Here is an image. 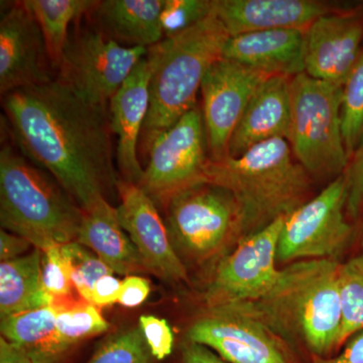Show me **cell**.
<instances>
[{"label":"cell","mask_w":363,"mask_h":363,"mask_svg":"<svg viewBox=\"0 0 363 363\" xmlns=\"http://www.w3.org/2000/svg\"><path fill=\"white\" fill-rule=\"evenodd\" d=\"M77 242L89 248L112 272L123 276L149 272L130 236L117 218L116 209L102 197L82 210Z\"/></svg>","instance_id":"cell-21"},{"label":"cell","mask_w":363,"mask_h":363,"mask_svg":"<svg viewBox=\"0 0 363 363\" xmlns=\"http://www.w3.org/2000/svg\"><path fill=\"white\" fill-rule=\"evenodd\" d=\"M52 304L56 309L57 339L63 362L78 344L105 333L111 327L99 308L81 298L79 294L52 300Z\"/></svg>","instance_id":"cell-26"},{"label":"cell","mask_w":363,"mask_h":363,"mask_svg":"<svg viewBox=\"0 0 363 363\" xmlns=\"http://www.w3.org/2000/svg\"><path fill=\"white\" fill-rule=\"evenodd\" d=\"M181 363H227L213 350L186 339L182 343Z\"/></svg>","instance_id":"cell-39"},{"label":"cell","mask_w":363,"mask_h":363,"mask_svg":"<svg viewBox=\"0 0 363 363\" xmlns=\"http://www.w3.org/2000/svg\"><path fill=\"white\" fill-rule=\"evenodd\" d=\"M150 286L149 281L138 274L125 277L123 281L118 304L126 308H135L142 305L149 297Z\"/></svg>","instance_id":"cell-35"},{"label":"cell","mask_w":363,"mask_h":363,"mask_svg":"<svg viewBox=\"0 0 363 363\" xmlns=\"http://www.w3.org/2000/svg\"><path fill=\"white\" fill-rule=\"evenodd\" d=\"M1 337L20 348L35 363H63L57 339L56 309L52 303L0 321Z\"/></svg>","instance_id":"cell-24"},{"label":"cell","mask_w":363,"mask_h":363,"mask_svg":"<svg viewBox=\"0 0 363 363\" xmlns=\"http://www.w3.org/2000/svg\"><path fill=\"white\" fill-rule=\"evenodd\" d=\"M150 67L145 56L108 104L112 133L117 138V168L123 181L140 183L143 169L138 150L150 108Z\"/></svg>","instance_id":"cell-17"},{"label":"cell","mask_w":363,"mask_h":363,"mask_svg":"<svg viewBox=\"0 0 363 363\" xmlns=\"http://www.w3.org/2000/svg\"><path fill=\"white\" fill-rule=\"evenodd\" d=\"M292 123L288 142L312 179L335 180L350 164L341 121L342 87L310 77L291 78Z\"/></svg>","instance_id":"cell-7"},{"label":"cell","mask_w":363,"mask_h":363,"mask_svg":"<svg viewBox=\"0 0 363 363\" xmlns=\"http://www.w3.org/2000/svg\"><path fill=\"white\" fill-rule=\"evenodd\" d=\"M2 97L23 156L47 169L81 209L116 189L108 107L86 101L59 78Z\"/></svg>","instance_id":"cell-1"},{"label":"cell","mask_w":363,"mask_h":363,"mask_svg":"<svg viewBox=\"0 0 363 363\" xmlns=\"http://www.w3.org/2000/svg\"><path fill=\"white\" fill-rule=\"evenodd\" d=\"M42 284L52 301L77 295L62 245H52L43 250Z\"/></svg>","instance_id":"cell-32"},{"label":"cell","mask_w":363,"mask_h":363,"mask_svg":"<svg viewBox=\"0 0 363 363\" xmlns=\"http://www.w3.org/2000/svg\"><path fill=\"white\" fill-rule=\"evenodd\" d=\"M286 217L243 238L210 274L202 294L204 309L252 302L274 286L279 235Z\"/></svg>","instance_id":"cell-10"},{"label":"cell","mask_w":363,"mask_h":363,"mask_svg":"<svg viewBox=\"0 0 363 363\" xmlns=\"http://www.w3.org/2000/svg\"><path fill=\"white\" fill-rule=\"evenodd\" d=\"M186 339L206 346L227 363H302L276 334L236 306L204 309Z\"/></svg>","instance_id":"cell-12"},{"label":"cell","mask_w":363,"mask_h":363,"mask_svg":"<svg viewBox=\"0 0 363 363\" xmlns=\"http://www.w3.org/2000/svg\"><path fill=\"white\" fill-rule=\"evenodd\" d=\"M140 327L112 334L100 344L86 363H155Z\"/></svg>","instance_id":"cell-29"},{"label":"cell","mask_w":363,"mask_h":363,"mask_svg":"<svg viewBox=\"0 0 363 363\" xmlns=\"http://www.w3.org/2000/svg\"><path fill=\"white\" fill-rule=\"evenodd\" d=\"M147 51L118 44L99 30H83L69 39L58 78L86 101L108 107Z\"/></svg>","instance_id":"cell-11"},{"label":"cell","mask_w":363,"mask_h":363,"mask_svg":"<svg viewBox=\"0 0 363 363\" xmlns=\"http://www.w3.org/2000/svg\"><path fill=\"white\" fill-rule=\"evenodd\" d=\"M267 77L222 57L208 69L200 92L210 159L219 161L228 156L229 143L248 102Z\"/></svg>","instance_id":"cell-13"},{"label":"cell","mask_w":363,"mask_h":363,"mask_svg":"<svg viewBox=\"0 0 363 363\" xmlns=\"http://www.w3.org/2000/svg\"><path fill=\"white\" fill-rule=\"evenodd\" d=\"M43 252L0 264V319L51 304L42 284Z\"/></svg>","instance_id":"cell-23"},{"label":"cell","mask_w":363,"mask_h":363,"mask_svg":"<svg viewBox=\"0 0 363 363\" xmlns=\"http://www.w3.org/2000/svg\"><path fill=\"white\" fill-rule=\"evenodd\" d=\"M341 121L350 162L363 147V51L342 87Z\"/></svg>","instance_id":"cell-28"},{"label":"cell","mask_w":363,"mask_h":363,"mask_svg":"<svg viewBox=\"0 0 363 363\" xmlns=\"http://www.w3.org/2000/svg\"><path fill=\"white\" fill-rule=\"evenodd\" d=\"M39 23L52 69L58 70L69 39V26L91 13L98 1L92 0H26Z\"/></svg>","instance_id":"cell-25"},{"label":"cell","mask_w":363,"mask_h":363,"mask_svg":"<svg viewBox=\"0 0 363 363\" xmlns=\"http://www.w3.org/2000/svg\"><path fill=\"white\" fill-rule=\"evenodd\" d=\"M214 0H164L161 25L164 38L173 37L206 20Z\"/></svg>","instance_id":"cell-31"},{"label":"cell","mask_w":363,"mask_h":363,"mask_svg":"<svg viewBox=\"0 0 363 363\" xmlns=\"http://www.w3.org/2000/svg\"><path fill=\"white\" fill-rule=\"evenodd\" d=\"M82 209L44 172L9 145L0 150V222L45 250L77 240Z\"/></svg>","instance_id":"cell-5"},{"label":"cell","mask_w":363,"mask_h":363,"mask_svg":"<svg viewBox=\"0 0 363 363\" xmlns=\"http://www.w3.org/2000/svg\"><path fill=\"white\" fill-rule=\"evenodd\" d=\"M228 33L214 13L185 32L147 49L150 108L143 124V149L197 106L203 78L221 58Z\"/></svg>","instance_id":"cell-4"},{"label":"cell","mask_w":363,"mask_h":363,"mask_svg":"<svg viewBox=\"0 0 363 363\" xmlns=\"http://www.w3.org/2000/svg\"><path fill=\"white\" fill-rule=\"evenodd\" d=\"M138 327L152 357L157 360L166 359L172 354L175 345V336L166 319L152 315H143L140 317Z\"/></svg>","instance_id":"cell-33"},{"label":"cell","mask_w":363,"mask_h":363,"mask_svg":"<svg viewBox=\"0 0 363 363\" xmlns=\"http://www.w3.org/2000/svg\"><path fill=\"white\" fill-rule=\"evenodd\" d=\"M164 0H104L94 13L100 32L125 47L149 49L164 39L161 13Z\"/></svg>","instance_id":"cell-22"},{"label":"cell","mask_w":363,"mask_h":363,"mask_svg":"<svg viewBox=\"0 0 363 363\" xmlns=\"http://www.w3.org/2000/svg\"><path fill=\"white\" fill-rule=\"evenodd\" d=\"M123 281L108 274L100 279L95 285L91 296V303L98 308L116 304L121 296Z\"/></svg>","instance_id":"cell-36"},{"label":"cell","mask_w":363,"mask_h":363,"mask_svg":"<svg viewBox=\"0 0 363 363\" xmlns=\"http://www.w3.org/2000/svg\"><path fill=\"white\" fill-rule=\"evenodd\" d=\"M162 205L167 229L182 262L194 269H209L242 238V221L235 198L226 189L202 182L179 191Z\"/></svg>","instance_id":"cell-6"},{"label":"cell","mask_w":363,"mask_h":363,"mask_svg":"<svg viewBox=\"0 0 363 363\" xmlns=\"http://www.w3.org/2000/svg\"><path fill=\"white\" fill-rule=\"evenodd\" d=\"M117 218L149 272L169 283H188L189 271L177 255L157 204L140 186L119 179Z\"/></svg>","instance_id":"cell-14"},{"label":"cell","mask_w":363,"mask_h":363,"mask_svg":"<svg viewBox=\"0 0 363 363\" xmlns=\"http://www.w3.org/2000/svg\"><path fill=\"white\" fill-rule=\"evenodd\" d=\"M309 363H363V331L348 339L336 354L327 358H316Z\"/></svg>","instance_id":"cell-37"},{"label":"cell","mask_w":363,"mask_h":363,"mask_svg":"<svg viewBox=\"0 0 363 363\" xmlns=\"http://www.w3.org/2000/svg\"><path fill=\"white\" fill-rule=\"evenodd\" d=\"M362 14L320 16L305 30V73L343 87L362 55Z\"/></svg>","instance_id":"cell-16"},{"label":"cell","mask_w":363,"mask_h":363,"mask_svg":"<svg viewBox=\"0 0 363 363\" xmlns=\"http://www.w3.org/2000/svg\"><path fill=\"white\" fill-rule=\"evenodd\" d=\"M52 69L39 23L26 1L14 2L0 21V93L45 84Z\"/></svg>","instance_id":"cell-15"},{"label":"cell","mask_w":363,"mask_h":363,"mask_svg":"<svg viewBox=\"0 0 363 363\" xmlns=\"http://www.w3.org/2000/svg\"><path fill=\"white\" fill-rule=\"evenodd\" d=\"M346 205L347 181L344 173L286 217L279 240V264L339 260L354 233L346 218Z\"/></svg>","instance_id":"cell-8"},{"label":"cell","mask_w":363,"mask_h":363,"mask_svg":"<svg viewBox=\"0 0 363 363\" xmlns=\"http://www.w3.org/2000/svg\"><path fill=\"white\" fill-rule=\"evenodd\" d=\"M62 250L70 267L71 279L76 291L81 298L91 303L92 291L97 281L114 272L89 248L77 241L62 245Z\"/></svg>","instance_id":"cell-30"},{"label":"cell","mask_w":363,"mask_h":363,"mask_svg":"<svg viewBox=\"0 0 363 363\" xmlns=\"http://www.w3.org/2000/svg\"><path fill=\"white\" fill-rule=\"evenodd\" d=\"M201 107L191 109L147 150L149 162L138 186L156 203L205 182L210 157Z\"/></svg>","instance_id":"cell-9"},{"label":"cell","mask_w":363,"mask_h":363,"mask_svg":"<svg viewBox=\"0 0 363 363\" xmlns=\"http://www.w3.org/2000/svg\"><path fill=\"white\" fill-rule=\"evenodd\" d=\"M341 306L339 351L358 332L363 331V252L340 264L338 274Z\"/></svg>","instance_id":"cell-27"},{"label":"cell","mask_w":363,"mask_h":363,"mask_svg":"<svg viewBox=\"0 0 363 363\" xmlns=\"http://www.w3.org/2000/svg\"><path fill=\"white\" fill-rule=\"evenodd\" d=\"M362 252H363V233L362 235Z\"/></svg>","instance_id":"cell-41"},{"label":"cell","mask_w":363,"mask_h":363,"mask_svg":"<svg viewBox=\"0 0 363 363\" xmlns=\"http://www.w3.org/2000/svg\"><path fill=\"white\" fill-rule=\"evenodd\" d=\"M205 182L226 189L235 198L242 238L289 216L312 198V177L281 138L259 143L240 157L210 159Z\"/></svg>","instance_id":"cell-3"},{"label":"cell","mask_w":363,"mask_h":363,"mask_svg":"<svg viewBox=\"0 0 363 363\" xmlns=\"http://www.w3.org/2000/svg\"><path fill=\"white\" fill-rule=\"evenodd\" d=\"M222 58L267 76L292 78L305 73V30H272L229 37Z\"/></svg>","instance_id":"cell-20"},{"label":"cell","mask_w":363,"mask_h":363,"mask_svg":"<svg viewBox=\"0 0 363 363\" xmlns=\"http://www.w3.org/2000/svg\"><path fill=\"white\" fill-rule=\"evenodd\" d=\"M0 363H35L28 355L9 342L4 337H0Z\"/></svg>","instance_id":"cell-40"},{"label":"cell","mask_w":363,"mask_h":363,"mask_svg":"<svg viewBox=\"0 0 363 363\" xmlns=\"http://www.w3.org/2000/svg\"><path fill=\"white\" fill-rule=\"evenodd\" d=\"M33 247L30 241L18 234L9 233L6 229L0 231V260L9 262L26 255V252Z\"/></svg>","instance_id":"cell-38"},{"label":"cell","mask_w":363,"mask_h":363,"mask_svg":"<svg viewBox=\"0 0 363 363\" xmlns=\"http://www.w3.org/2000/svg\"><path fill=\"white\" fill-rule=\"evenodd\" d=\"M213 13L233 37L262 30H305L331 11L314 0H214Z\"/></svg>","instance_id":"cell-18"},{"label":"cell","mask_w":363,"mask_h":363,"mask_svg":"<svg viewBox=\"0 0 363 363\" xmlns=\"http://www.w3.org/2000/svg\"><path fill=\"white\" fill-rule=\"evenodd\" d=\"M340 264L333 259L286 264L264 296L233 306L262 322L308 363L330 357L339 352Z\"/></svg>","instance_id":"cell-2"},{"label":"cell","mask_w":363,"mask_h":363,"mask_svg":"<svg viewBox=\"0 0 363 363\" xmlns=\"http://www.w3.org/2000/svg\"><path fill=\"white\" fill-rule=\"evenodd\" d=\"M291 123V78L269 76L248 102L229 143L228 156L240 157L250 147L272 138L288 140Z\"/></svg>","instance_id":"cell-19"},{"label":"cell","mask_w":363,"mask_h":363,"mask_svg":"<svg viewBox=\"0 0 363 363\" xmlns=\"http://www.w3.org/2000/svg\"><path fill=\"white\" fill-rule=\"evenodd\" d=\"M345 177L347 181L346 212L357 218L363 213V147L350 160Z\"/></svg>","instance_id":"cell-34"}]
</instances>
